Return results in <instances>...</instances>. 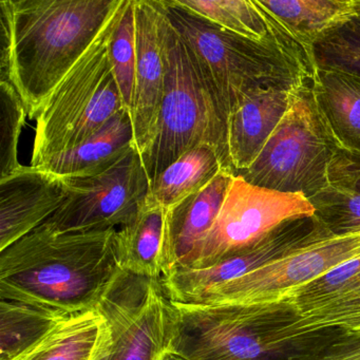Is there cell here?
I'll use <instances>...</instances> for the list:
<instances>
[{
    "label": "cell",
    "instance_id": "cell-3",
    "mask_svg": "<svg viewBox=\"0 0 360 360\" xmlns=\"http://www.w3.org/2000/svg\"><path fill=\"white\" fill-rule=\"evenodd\" d=\"M172 309L169 352L186 360H323L343 340L341 330L315 328L283 299L250 304L172 302Z\"/></svg>",
    "mask_w": 360,
    "mask_h": 360
},
{
    "label": "cell",
    "instance_id": "cell-17",
    "mask_svg": "<svg viewBox=\"0 0 360 360\" xmlns=\"http://www.w3.org/2000/svg\"><path fill=\"white\" fill-rule=\"evenodd\" d=\"M233 178V170L223 169L205 188L168 208V236L174 269L188 265L214 225Z\"/></svg>",
    "mask_w": 360,
    "mask_h": 360
},
{
    "label": "cell",
    "instance_id": "cell-20",
    "mask_svg": "<svg viewBox=\"0 0 360 360\" xmlns=\"http://www.w3.org/2000/svg\"><path fill=\"white\" fill-rule=\"evenodd\" d=\"M110 345L106 319L91 309L67 318L18 360H98L109 354Z\"/></svg>",
    "mask_w": 360,
    "mask_h": 360
},
{
    "label": "cell",
    "instance_id": "cell-27",
    "mask_svg": "<svg viewBox=\"0 0 360 360\" xmlns=\"http://www.w3.org/2000/svg\"><path fill=\"white\" fill-rule=\"evenodd\" d=\"M109 58L124 106L131 115L136 86V35L134 0H125L109 41Z\"/></svg>",
    "mask_w": 360,
    "mask_h": 360
},
{
    "label": "cell",
    "instance_id": "cell-9",
    "mask_svg": "<svg viewBox=\"0 0 360 360\" xmlns=\"http://www.w3.org/2000/svg\"><path fill=\"white\" fill-rule=\"evenodd\" d=\"M307 198L255 186L235 174L218 217L184 269H206L250 248L286 221L314 216Z\"/></svg>",
    "mask_w": 360,
    "mask_h": 360
},
{
    "label": "cell",
    "instance_id": "cell-26",
    "mask_svg": "<svg viewBox=\"0 0 360 360\" xmlns=\"http://www.w3.org/2000/svg\"><path fill=\"white\" fill-rule=\"evenodd\" d=\"M357 294H360V256L278 299L288 301L302 314L323 303Z\"/></svg>",
    "mask_w": 360,
    "mask_h": 360
},
{
    "label": "cell",
    "instance_id": "cell-7",
    "mask_svg": "<svg viewBox=\"0 0 360 360\" xmlns=\"http://www.w3.org/2000/svg\"><path fill=\"white\" fill-rule=\"evenodd\" d=\"M311 77L292 90L290 107L260 155L237 176L255 186L307 199L330 184L342 149L320 115Z\"/></svg>",
    "mask_w": 360,
    "mask_h": 360
},
{
    "label": "cell",
    "instance_id": "cell-12",
    "mask_svg": "<svg viewBox=\"0 0 360 360\" xmlns=\"http://www.w3.org/2000/svg\"><path fill=\"white\" fill-rule=\"evenodd\" d=\"M333 237L315 216L286 221L250 248L206 269H176L162 278L170 302L184 304L195 295L242 277L274 261Z\"/></svg>",
    "mask_w": 360,
    "mask_h": 360
},
{
    "label": "cell",
    "instance_id": "cell-24",
    "mask_svg": "<svg viewBox=\"0 0 360 360\" xmlns=\"http://www.w3.org/2000/svg\"><path fill=\"white\" fill-rule=\"evenodd\" d=\"M314 216L332 236L360 233V169L333 164L330 182L309 198Z\"/></svg>",
    "mask_w": 360,
    "mask_h": 360
},
{
    "label": "cell",
    "instance_id": "cell-1",
    "mask_svg": "<svg viewBox=\"0 0 360 360\" xmlns=\"http://www.w3.org/2000/svg\"><path fill=\"white\" fill-rule=\"evenodd\" d=\"M124 1H0V81L14 86L29 119H37Z\"/></svg>",
    "mask_w": 360,
    "mask_h": 360
},
{
    "label": "cell",
    "instance_id": "cell-11",
    "mask_svg": "<svg viewBox=\"0 0 360 360\" xmlns=\"http://www.w3.org/2000/svg\"><path fill=\"white\" fill-rule=\"evenodd\" d=\"M360 256V233L333 236L237 279L195 295L184 304H250L277 300Z\"/></svg>",
    "mask_w": 360,
    "mask_h": 360
},
{
    "label": "cell",
    "instance_id": "cell-32",
    "mask_svg": "<svg viewBox=\"0 0 360 360\" xmlns=\"http://www.w3.org/2000/svg\"><path fill=\"white\" fill-rule=\"evenodd\" d=\"M358 16H360V0H358Z\"/></svg>",
    "mask_w": 360,
    "mask_h": 360
},
{
    "label": "cell",
    "instance_id": "cell-18",
    "mask_svg": "<svg viewBox=\"0 0 360 360\" xmlns=\"http://www.w3.org/2000/svg\"><path fill=\"white\" fill-rule=\"evenodd\" d=\"M267 15L298 44L311 62L313 46L358 15V0H257Z\"/></svg>",
    "mask_w": 360,
    "mask_h": 360
},
{
    "label": "cell",
    "instance_id": "cell-34",
    "mask_svg": "<svg viewBox=\"0 0 360 360\" xmlns=\"http://www.w3.org/2000/svg\"><path fill=\"white\" fill-rule=\"evenodd\" d=\"M353 360H360V357L359 358H356V359H353Z\"/></svg>",
    "mask_w": 360,
    "mask_h": 360
},
{
    "label": "cell",
    "instance_id": "cell-8",
    "mask_svg": "<svg viewBox=\"0 0 360 360\" xmlns=\"http://www.w3.org/2000/svg\"><path fill=\"white\" fill-rule=\"evenodd\" d=\"M63 178L68 198L44 223L60 233L121 229L134 220L149 191L136 147L92 172Z\"/></svg>",
    "mask_w": 360,
    "mask_h": 360
},
{
    "label": "cell",
    "instance_id": "cell-4",
    "mask_svg": "<svg viewBox=\"0 0 360 360\" xmlns=\"http://www.w3.org/2000/svg\"><path fill=\"white\" fill-rule=\"evenodd\" d=\"M165 1L170 22L191 48L227 117L256 90H292L313 77L309 56L283 30L265 41H254L189 13L172 0Z\"/></svg>",
    "mask_w": 360,
    "mask_h": 360
},
{
    "label": "cell",
    "instance_id": "cell-22",
    "mask_svg": "<svg viewBox=\"0 0 360 360\" xmlns=\"http://www.w3.org/2000/svg\"><path fill=\"white\" fill-rule=\"evenodd\" d=\"M132 147V117L127 110H124L81 146L53 158L41 167L60 176H77L113 161Z\"/></svg>",
    "mask_w": 360,
    "mask_h": 360
},
{
    "label": "cell",
    "instance_id": "cell-33",
    "mask_svg": "<svg viewBox=\"0 0 360 360\" xmlns=\"http://www.w3.org/2000/svg\"><path fill=\"white\" fill-rule=\"evenodd\" d=\"M107 356H108V354H107V355L103 356V357H101L100 359L98 360H106Z\"/></svg>",
    "mask_w": 360,
    "mask_h": 360
},
{
    "label": "cell",
    "instance_id": "cell-23",
    "mask_svg": "<svg viewBox=\"0 0 360 360\" xmlns=\"http://www.w3.org/2000/svg\"><path fill=\"white\" fill-rule=\"evenodd\" d=\"M72 315L0 299V360H18Z\"/></svg>",
    "mask_w": 360,
    "mask_h": 360
},
{
    "label": "cell",
    "instance_id": "cell-19",
    "mask_svg": "<svg viewBox=\"0 0 360 360\" xmlns=\"http://www.w3.org/2000/svg\"><path fill=\"white\" fill-rule=\"evenodd\" d=\"M311 86L320 115L337 144L360 157V77L314 69Z\"/></svg>",
    "mask_w": 360,
    "mask_h": 360
},
{
    "label": "cell",
    "instance_id": "cell-6",
    "mask_svg": "<svg viewBox=\"0 0 360 360\" xmlns=\"http://www.w3.org/2000/svg\"><path fill=\"white\" fill-rule=\"evenodd\" d=\"M122 8L48 96L35 119L34 167L81 146L126 110L108 50Z\"/></svg>",
    "mask_w": 360,
    "mask_h": 360
},
{
    "label": "cell",
    "instance_id": "cell-30",
    "mask_svg": "<svg viewBox=\"0 0 360 360\" xmlns=\"http://www.w3.org/2000/svg\"><path fill=\"white\" fill-rule=\"evenodd\" d=\"M336 162L338 164H341V165L347 166V167L360 169V157L349 155V153H345V151L343 150H341L340 153H339Z\"/></svg>",
    "mask_w": 360,
    "mask_h": 360
},
{
    "label": "cell",
    "instance_id": "cell-28",
    "mask_svg": "<svg viewBox=\"0 0 360 360\" xmlns=\"http://www.w3.org/2000/svg\"><path fill=\"white\" fill-rule=\"evenodd\" d=\"M313 69L340 71L360 77V16L324 35L311 50Z\"/></svg>",
    "mask_w": 360,
    "mask_h": 360
},
{
    "label": "cell",
    "instance_id": "cell-14",
    "mask_svg": "<svg viewBox=\"0 0 360 360\" xmlns=\"http://www.w3.org/2000/svg\"><path fill=\"white\" fill-rule=\"evenodd\" d=\"M67 198L64 178L41 166L22 165L0 179V250L44 224Z\"/></svg>",
    "mask_w": 360,
    "mask_h": 360
},
{
    "label": "cell",
    "instance_id": "cell-15",
    "mask_svg": "<svg viewBox=\"0 0 360 360\" xmlns=\"http://www.w3.org/2000/svg\"><path fill=\"white\" fill-rule=\"evenodd\" d=\"M292 90L281 87L256 90L231 111L227 122V147L235 174L248 169L260 155L285 115Z\"/></svg>",
    "mask_w": 360,
    "mask_h": 360
},
{
    "label": "cell",
    "instance_id": "cell-13",
    "mask_svg": "<svg viewBox=\"0 0 360 360\" xmlns=\"http://www.w3.org/2000/svg\"><path fill=\"white\" fill-rule=\"evenodd\" d=\"M136 86L132 104L134 147L141 157L157 136L166 79L165 0H134Z\"/></svg>",
    "mask_w": 360,
    "mask_h": 360
},
{
    "label": "cell",
    "instance_id": "cell-10",
    "mask_svg": "<svg viewBox=\"0 0 360 360\" xmlns=\"http://www.w3.org/2000/svg\"><path fill=\"white\" fill-rule=\"evenodd\" d=\"M96 311L110 330L106 360H161L169 351L172 302L161 279L123 271Z\"/></svg>",
    "mask_w": 360,
    "mask_h": 360
},
{
    "label": "cell",
    "instance_id": "cell-2",
    "mask_svg": "<svg viewBox=\"0 0 360 360\" xmlns=\"http://www.w3.org/2000/svg\"><path fill=\"white\" fill-rule=\"evenodd\" d=\"M117 233H60L41 224L0 250V299L68 315L96 309L123 271Z\"/></svg>",
    "mask_w": 360,
    "mask_h": 360
},
{
    "label": "cell",
    "instance_id": "cell-21",
    "mask_svg": "<svg viewBox=\"0 0 360 360\" xmlns=\"http://www.w3.org/2000/svg\"><path fill=\"white\" fill-rule=\"evenodd\" d=\"M223 169L229 168L212 147H195L149 184L146 198L168 210L205 188Z\"/></svg>",
    "mask_w": 360,
    "mask_h": 360
},
{
    "label": "cell",
    "instance_id": "cell-5",
    "mask_svg": "<svg viewBox=\"0 0 360 360\" xmlns=\"http://www.w3.org/2000/svg\"><path fill=\"white\" fill-rule=\"evenodd\" d=\"M227 122L229 117L216 90L167 14L163 101L157 136L142 157L149 184L170 164L201 145L212 147L225 167L233 170L227 147Z\"/></svg>",
    "mask_w": 360,
    "mask_h": 360
},
{
    "label": "cell",
    "instance_id": "cell-31",
    "mask_svg": "<svg viewBox=\"0 0 360 360\" xmlns=\"http://www.w3.org/2000/svg\"><path fill=\"white\" fill-rule=\"evenodd\" d=\"M161 360H186L184 358L180 357V356L176 355V354L172 353V352H166L164 354L163 357Z\"/></svg>",
    "mask_w": 360,
    "mask_h": 360
},
{
    "label": "cell",
    "instance_id": "cell-29",
    "mask_svg": "<svg viewBox=\"0 0 360 360\" xmlns=\"http://www.w3.org/2000/svg\"><path fill=\"white\" fill-rule=\"evenodd\" d=\"M26 107L14 86L0 81V179L22 167L18 145L26 124Z\"/></svg>",
    "mask_w": 360,
    "mask_h": 360
},
{
    "label": "cell",
    "instance_id": "cell-25",
    "mask_svg": "<svg viewBox=\"0 0 360 360\" xmlns=\"http://www.w3.org/2000/svg\"><path fill=\"white\" fill-rule=\"evenodd\" d=\"M174 5L229 32L262 41L282 32L257 0H172Z\"/></svg>",
    "mask_w": 360,
    "mask_h": 360
},
{
    "label": "cell",
    "instance_id": "cell-16",
    "mask_svg": "<svg viewBox=\"0 0 360 360\" xmlns=\"http://www.w3.org/2000/svg\"><path fill=\"white\" fill-rule=\"evenodd\" d=\"M117 254L123 271L162 279L174 269L168 236V210L145 199L131 222L117 229Z\"/></svg>",
    "mask_w": 360,
    "mask_h": 360
}]
</instances>
